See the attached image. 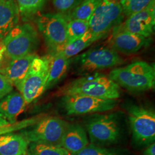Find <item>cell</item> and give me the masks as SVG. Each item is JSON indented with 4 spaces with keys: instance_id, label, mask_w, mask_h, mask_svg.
<instances>
[{
    "instance_id": "obj_16",
    "label": "cell",
    "mask_w": 155,
    "mask_h": 155,
    "mask_svg": "<svg viewBox=\"0 0 155 155\" xmlns=\"http://www.w3.org/2000/svg\"><path fill=\"white\" fill-rule=\"evenodd\" d=\"M48 77L45 85V91L54 87L62 79L68 72L71 58H67L60 52H51Z\"/></svg>"
},
{
    "instance_id": "obj_7",
    "label": "cell",
    "mask_w": 155,
    "mask_h": 155,
    "mask_svg": "<svg viewBox=\"0 0 155 155\" xmlns=\"http://www.w3.org/2000/svg\"><path fill=\"white\" fill-rule=\"evenodd\" d=\"M68 123L59 117L45 116L20 133L29 143L61 147L62 139Z\"/></svg>"
},
{
    "instance_id": "obj_30",
    "label": "cell",
    "mask_w": 155,
    "mask_h": 155,
    "mask_svg": "<svg viewBox=\"0 0 155 155\" xmlns=\"http://www.w3.org/2000/svg\"><path fill=\"white\" fill-rule=\"evenodd\" d=\"M143 155H155V143L146 147L145 149L144 150Z\"/></svg>"
},
{
    "instance_id": "obj_4",
    "label": "cell",
    "mask_w": 155,
    "mask_h": 155,
    "mask_svg": "<svg viewBox=\"0 0 155 155\" xmlns=\"http://www.w3.org/2000/svg\"><path fill=\"white\" fill-rule=\"evenodd\" d=\"M5 50V55L15 59L34 54L40 43L37 29L26 22L18 24L1 41Z\"/></svg>"
},
{
    "instance_id": "obj_23",
    "label": "cell",
    "mask_w": 155,
    "mask_h": 155,
    "mask_svg": "<svg viewBox=\"0 0 155 155\" xmlns=\"http://www.w3.org/2000/svg\"><path fill=\"white\" fill-rule=\"evenodd\" d=\"M44 117L45 116L43 115H39L12 124L9 123L1 118L0 120V136L14 133L18 130L29 127L38 122Z\"/></svg>"
},
{
    "instance_id": "obj_26",
    "label": "cell",
    "mask_w": 155,
    "mask_h": 155,
    "mask_svg": "<svg viewBox=\"0 0 155 155\" xmlns=\"http://www.w3.org/2000/svg\"><path fill=\"white\" fill-rule=\"evenodd\" d=\"M72 155H125V153L121 150L107 148L91 144L76 154Z\"/></svg>"
},
{
    "instance_id": "obj_12",
    "label": "cell",
    "mask_w": 155,
    "mask_h": 155,
    "mask_svg": "<svg viewBox=\"0 0 155 155\" xmlns=\"http://www.w3.org/2000/svg\"><path fill=\"white\" fill-rule=\"evenodd\" d=\"M155 0L141 11L127 17L124 23L114 29L151 38L155 32Z\"/></svg>"
},
{
    "instance_id": "obj_20",
    "label": "cell",
    "mask_w": 155,
    "mask_h": 155,
    "mask_svg": "<svg viewBox=\"0 0 155 155\" xmlns=\"http://www.w3.org/2000/svg\"><path fill=\"white\" fill-rule=\"evenodd\" d=\"M102 38H104L94 35L88 31L79 38L63 45L55 52H60L67 58H72L89 47L90 45Z\"/></svg>"
},
{
    "instance_id": "obj_25",
    "label": "cell",
    "mask_w": 155,
    "mask_h": 155,
    "mask_svg": "<svg viewBox=\"0 0 155 155\" xmlns=\"http://www.w3.org/2000/svg\"><path fill=\"white\" fill-rule=\"evenodd\" d=\"M88 31L89 21L78 19L69 20L67 23V40L65 45L79 38Z\"/></svg>"
},
{
    "instance_id": "obj_34",
    "label": "cell",
    "mask_w": 155,
    "mask_h": 155,
    "mask_svg": "<svg viewBox=\"0 0 155 155\" xmlns=\"http://www.w3.org/2000/svg\"><path fill=\"white\" fill-rule=\"evenodd\" d=\"M0 43H1V42H0Z\"/></svg>"
},
{
    "instance_id": "obj_8",
    "label": "cell",
    "mask_w": 155,
    "mask_h": 155,
    "mask_svg": "<svg viewBox=\"0 0 155 155\" xmlns=\"http://www.w3.org/2000/svg\"><path fill=\"white\" fill-rule=\"evenodd\" d=\"M50 65L49 55H37L32 62L18 90L27 104L37 99L45 91Z\"/></svg>"
},
{
    "instance_id": "obj_21",
    "label": "cell",
    "mask_w": 155,
    "mask_h": 155,
    "mask_svg": "<svg viewBox=\"0 0 155 155\" xmlns=\"http://www.w3.org/2000/svg\"><path fill=\"white\" fill-rule=\"evenodd\" d=\"M20 17L25 22L36 17L45 8L48 0H16Z\"/></svg>"
},
{
    "instance_id": "obj_14",
    "label": "cell",
    "mask_w": 155,
    "mask_h": 155,
    "mask_svg": "<svg viewBox=\"0 0 155 155\" xmlns=\"http://www.w3.org/2000/svg\"><path fill=\"white\" fill-rule=\"evenodd\" d=\"M36 56L34 53L11 59L5 66H2L0 68V73L6 78L13 86H15L18 89L28 72L33 59Z\"/></svg>"
},
{
    "instance_id": "obj_9",
    "label": "cell",
    "mask_w": 155,
    "mask_h": 155,
    "mask_svg": "<svg viewBox=\"0 0 155 155\" xmlns=\"http://www.w3.org/2000/svg\"><path fill=\"white\" fill-rule=\"evenodd\" d=\"M125 15L120 1L102 0L89 20V31L104 38L120 25Z\"/></svg>"
},
{
    "instance_id": "obj_28",
    "label": "cell",
    "mask_w": 155,
    "mask_h": 155,
    "mask_svg": "<svg viewBox=\"0 0 155 155\" xmlns=\"http://www.w3.org/2000/svg\"><path fill=\"white\" fill-rule=\"evenodd\" d=\"M82 0H52L56 10L65 16L67 15Z\"/></svg>"
},
{
    "instance_id": "obj_11",
    "label": "cell",
    "mask_w": 155,
    "mask_h": 155,
    "mask_svg": "<svg viewBox=\"0 0 155 155\" xmlns=\"http://www.w3.org/2000/svg\"><path fill=\"white\" fill-rule=\"evenodd\" d=\"M61 106L68 116L102 113L113 110L117 100H106L81 95H65L61 98Z\"/></svg>"
},
{
    "instance_id": "obj_17",
    "label": "cell",
    "mask_w": 155,
    "mask_h": 155,
    "mask_svg": "<svg viewBox=\"0 0 155 155\" xmlns=\"http://www.w3.org/2000/svg\"><path fill=\"white\" fill-rule=\"evenodd\" d=\"M27 105L22 94L12 91L0 101V117L9 123H15Z\"/></svg>"
},
{
    "instance_id": "obj_15",
    "label": "cell",
    "mask_w": 155,
    "mask_h": 155,
    "mask_svg": "<svg viewBox=\"0 0 155 155\" xmlns=\"http://www.w3.org/2000/svg\"><path fill=\"white\" fill-rule=\"evenodd\" d=\"M85 129L77 124H68L61 142V147L71 155L76 154L89 145Z\"/></svg>"
},
{
    "instance_id": "obj_24",
    "label": "cell",
    "mask_w": 155,
    "mask_h": 155,
    "mask_svg": "<svg viewBox=\"0 0 155 155\" xmlns=\"http://www.w3.org/2000/svg\"><path fill=\"white\" fill-rule=\"evenodd\" d=\"M29 155H71L61 147L36 143H29Z\"/></svg>"
},
{
    "instance_id": "obj_5",
    "label": "cell",
    "mask_w": 155,
    "mask_h": 155,
    "mask_svg": "<svg viewBox=\"0 0 155 155\" xmlns=\"http://www.w3.org/2000/svg\"><path fill=\"white\" fill-rule=\"evenodd\" d=\"M91 144L106 146L116 144L121 136V127L116 113L94 114L86 122Z\"/></svg>"
},
{
    "instance_id": "obj_29",
    "label": "cell",
    "mask_w": 155,
    "mask_h": 155,
    "mask_svg": "<svg viewBox=\"0 0 155 155\" xmlns=\"http://www.w3.org/2000/svg\"><path fill=\"white\" fill-rule=\"evenodd\" d=\"M13 86L6 78L0 73V101L13 91Z\"/></svg>"
},
{
    "instance_id": "obj_10",
    "label": "cell",
    "mask_w": 155,
    "mask_h": 155,
    "mask_svg": "<svg viewBox=\"0 0 155 155\" xmlns=\"http://www.w3.org/2000/svg\"><path fill=\"white\" fill-rule=\"evenodd\" d=\"M68 19L61 13L39 14L35 22L51 52H54L65 45Z\"/></svg>"
},
{
    "instance_id": "obj_18",
    "label": "cell",
    "mask_w": 155,
    "mask_h": 155,
    "mask_svg": "<svg viewBox=\"0 0 155 155\" xmlns=\"http://www.w3.org/2000/svg\"><path fill=\"white\" fill-rule=\"evenodd\" d=\"M20 12L16 0H0V40L19 23Z\"/></svg>"
},
{
    "instance_id": "obj_31",
    "label": "cell",
    "mask_w": 155,
    "mask_h": 155,
    "mask_svg": "<svg viewBox=\"0 0 155 155\" xmlns=\"http://www.w3.org/2000/svg\"><path fill=\"white\" fill-rule=\"evenodd\" d=\"M5 50L3 45L0 43V68L3 66L4 59L5 57Z\"/></svg>"
},
{
    "instance_id": "obj_19",
    "label": "cell",
    "mask_w": 155,
    "mask_h": 155,
    "mask_svg": "<svg viewBox=\"0 0 155 155\" xmlns=\"http://www.w3.org/2000/svg\"><path fill=\"white\" fill-rule=\"evenodd\" d=\"M29 143L21 133L0 136V155H25Z\"/></svg>"
},
{
    "instance_id": "obj_6",
    "label": "cell",
    "mask_w": 155,
    "mask_h": 155,
    "mask_svg": "<svg viewBox=\"0 0 155 155\" xmlns=\"http://www.w3.org/2000/svg\"><path fill=\"white\" fill-rule=\"evenodd\" d=\"M127 112L134 143L139 147H146L155 143V111L133 104L128 106Z\"/></svg>"
},
{
    "instance_id": "obj_22",
    "label": "cell",
    "mask_w": 155,
    "mask_h": 155,
    "mask_svg": "<svg viewBox=\"0 0 155 155\" xmlns=\"http://www.w3.org/2000/svg\"><path fill=\"white\" fill-rule=\"evenodd\" d=\"M102 0H82L66 16L68 21L78 19L89 21L94 11Z\"/></svg>"
},
{
    "instance_id": "obj_27",
    "label": "cell",
    "mask_w": 155,
    "mask_h": 155,
    "mask_svg": "<svg viewBox=\"0 0 155 155\" xmlns=\"http://www.w3.org/2000/svg\"><path fill=\"white\" fill-rule=\"evenodd\" d=\"M152 0H120L125 16H131L141 11L148 5Z\"/></svg>"
},
{
    "instance_id": "obj_32",
    "label": "cell",
    "mask_w": 155,
    "mask_h": 155,
    "mask_svg": "<svg viewBox=\"0 0 155 155\" xmlns=\"http://www.w3.org/2000/svg\"><path fill=\"white\" fill-rule=\"evenodd\" d=\"M28 155V153H27V155Z\"/></svg>"
},
{
    "instance_id": "obj_33",
    "label": "cell",
    "mask_w": 155,
    "mask_h": 155,
    "mask_svg": "<svg viewBox=\"0 0 155 155\" xmlns=\"http://www.w3.org/2000/svg\"><path fill=\"white\" fill-rule=\"evenodd\" d=\"M118 1H120V0H118Z\"/></svg>"
},
{
    "instance_id": "obj_13",
    "label": "cell",
    "mask_w": 155,
    "mask_h": 155,
    "mask_svg": "<svg viewBox=\"0 0 155 155\" xmlns=\"http://www.w3.org/2000/svg\"><path fill=\"white\" fill-rule=\"evenodd\" d=\"M108 43L109 47L124 54H134L148 47L152 38H145L134 33L113 29Z\"/></svg>"
},
{
    "instance_id": "obj_3",
    "label": "cell",
    "mask_w": 155,
    "mask_h": 155,
    "mask_svg": "<svg viewBox=\"0 0 155 155\" xmlns=\"http://www.w3.org/2000/svg\"><path fill=\"white\" fill-rule=\"evenodd\" d=\"M125 62L109 47L92 48L71 58V65L78 74L87 75L100 70L120 66Z\"/></svg>"
},
{
    "instance_id": "obj_1",
    "label": "cell",
    "mask_w": 155,
    "mask_h": 155,
    "mask_svg": "<svg viewBox=\"0 0 155 155\" xmlns=\"http://www.w3.org/2000/svg\"><path fill=\"white\" fill-rule=\"evenodd\" d=\"M65 95H81L106 100H117L121 96L120 87L105 75L95 72L71 82L61 89Z\"/></svg>"
},
{
    "instance_id": "obj_2",
    "label": "cell",
    "mask_w": 155,
    "mask_h": 155,
    "mask_svg": "<svg viewBox=\"0 0 155 155\" xmlns=\"http://www.w3.org/2000/svg\"><path fill=\"white\" fill-rule=\"evenodd\" d=\"M108 77L120 87L132 92L148 91L155 87V66L146 61H135L115 68Z\"/></svg>"
}]
</instances>
